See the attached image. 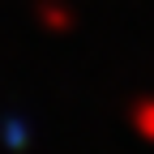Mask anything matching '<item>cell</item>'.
<instances>
[{"mask_svg": "<svg viewBox=\"0 0 154 154\" xmlns=\"http://www.w3.org/2000/svg\"><path fill=\"white\" fill-rule=\"evenodd\" d=\"M128 124L137 128V137L154 141V99H133V107H128Z\"/></svg>", "mask_w": 154, "mask_h": 154, "instance_id": "cell-1", "label": "cell"}]
</instances>
